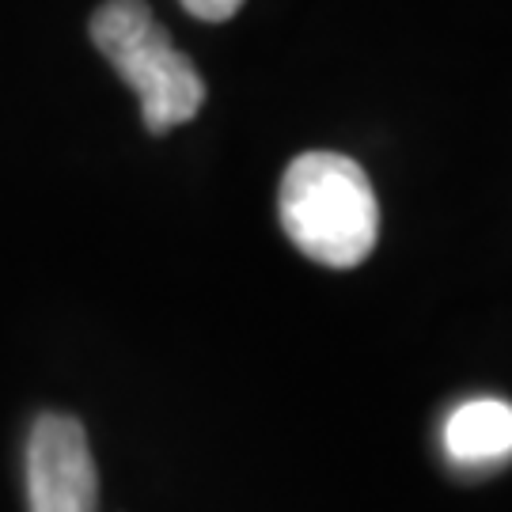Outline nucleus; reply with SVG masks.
<instances>
[{
  "label": "nucleus",
  "instance_id": "nucleus-3",
  "mask_svg": "<svg viewBox=\"0 0 512 512\" xmlns=\"http://www.w3.org/2000/svg\"><path fill=\"white\" fill-rule=\"evenodd\" d=\"M23 475L31 512H95L99 505L88 433L69 414H42L31 425Z\"/></svg>",
  "mask_w": 512,
  "mask_h": 512
},
{
  "label": "nucleus",
  "instance_id": "nucleus-2",
  "mask_svg": "<svg viewBox=\"0 0 512 512\" xmlns=\"http://www.w3.org/2000/svg\"><path fill=\"white\" fill-rule=\"evenodd\" d=\"M92 42L126 80L145 118L148 133L186 126L205 103V80L194 61L156 23L145 0H107L92 16Z\"/></svg>",
  "mask_w": 512,
  "mask_h": 512
},
{
  "label": "nucleus",
  "instance_id": "nucleus-5",
  "mask_svg": "<svg viewBox=\"0 0 512 512\" xmlns=\"http://www.w3.org/2000/svg\"><path fill=\"white\" fill-rule=\"evenodd\" d=\"M190 16L205 19V23H224L243 8V0H179Z\"/></svg>",
  "mask_w": 512,
  "mask_h": 512
},
{
  "label": "nucleus",
  "instance_id": "nucleus-1",
  "mask_svg": "<svg viewBox=\"0 0 512 512\" xmlns=\"http://www.w3.org/2000/svg\"><path fill=\"white\" fill-rule=\"evenodd\" d=\"M277 217L300 255L330 270L361 266L380 239V202L365 167L342 152H304L281 175Z\"/></svg>",
  "mask_w": 512,
  "mask_h": 512
},
{
  "label": "nucleus",
  "instance_id": "nucleus-4",
  "mask_svg": "<svg viewBox=\"0 0 512 512\" xmlns=\"http://www.w3.org/2000/svg\"><path fill=\"white\" fill-rule=\"evenodd\" d=\"M444 452L459 467H497L512 459V403L471 399L444 421Z\"/></svg>",
  "mask_w": 512,
  "mask_h": 512
}]
</instances>
